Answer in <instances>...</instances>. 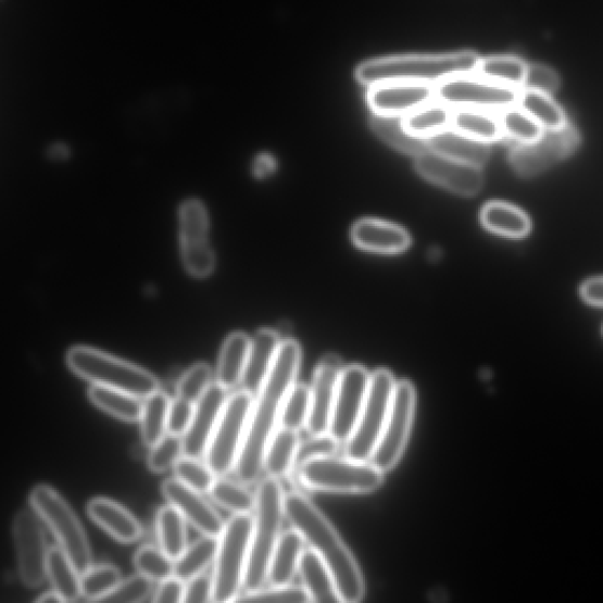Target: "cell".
<instances>
[{
  "mask_svg": "<svg viewBox=\"0 0 603 603\" xmlns=\"http://www.w3.org/2000/svg\"><path fill=\"white\" fill-rule=\"evenodd\" d=\"M301 360L302 348L297 340L280 342L273 369L252 405L246 440L235 468L238 480L244 485L260 478L266 447L279 426L287 394L297 384Z\"/></svg>",
  "mask_w": 603,
  "mask_h": 603,
  "instance_id": "6da1fadb",
  "label": "cell"
},
{
  "mask_svg": "<svg viewBox=\"0 0 603 603\" xmlns=\"http://www.w3.org/2000/svg\"><path fill=\"white\" fill-rule=\"evenodd\" d=\"M286 518L297 529L307 549L315 552L330 569L342 602H360L366 583L360 565L339 531L314 502L299 490L285 498Z\"/></svg>",
  "mask_w": 603,
  "mask_h": 603,
  "instance_id": "7a4b0ae2",
  "label": "cell"
},
{
  "mask_svg": "<svg viewBox=\"0 0 603 603\" xmlns=\"http://www.w3.org/2000/svg\"><path fill=\"white\" fill-rule=\"evenodd\" d=\"M481 58L473 51L441 54H404L370 60L356 68L362 86L373 87L387 81L439 84L465 75L476 74Z\"/></svg>",
  "mask_w": 603,
  "mask_h": 603,
  "instance_id": "3957f363",
  "label": "cell"
},
{
  "mask_svg": "<svg viewBox=\"0 0 603 603\" xmlns=\"http://www.w3.org/2000/svg\"><path fill=\"white\" fill-rule=\"evenodd\" d=\"M285 498L279 480L265 478L259 485L254 528H252L250 554L244 578L247 593L260 591L268 581L271 561L282 536L286 518Z\"/></svg>",
  "mask_w": 603,
  "mask_h": 603,
  "instance_id": "277c9868",
  "label": "cell"
},
{
  "mask_svg": "<svg viewBox=\"0 0 603 603\" xmlns=\"http://www.w3.org/2000/svg\"><path fill=\"white\" fill-rule=\"evenodd\" d=\"M65 361L70 370L92 385L120 389L140 399L160 390L155 375L97 348L72 347L67 350Z\"/></svg>",
  "mask_w": 603,
  "mask_h": 603,
  "instance_id": "5b68a950",
  "label": "cell"
},
{
  "mask_svg": "<svg viewBox=\"0 0 603 603\" xmlns=\"http://www.w3.org/2000/svg\"><path fill=\"white\" fill-rule=\"evenodd\" d=\"M290 476L315 492L340 494H370L385 483V473L369 461L336 455L305 462Z\"/></svg>",
  "mask_w": 603,
  "mask_h": 603,
  "instance_id": "8992f818",
  "label": "cell"
},
{
  "mask_svg": "<svg viewBox=\"0 0 603 603\" xmlns=\"http://www.w3.org/2000/svg\"><path fill=\"white\" fill-rule=\"evenodd\" d=\"M254 516L233 515L219 537L213 574L214 602L237 601L248 567Z\"/></svg>",
  "mask_w": 603,
  "mask_h": 603,
  "instance_id": "52a82bcc",
  "label": "cell"
},
{
  "mask_svg": "<svg viewBox=\"0 0 603 603\" xmlns=\"http://www.w3.org/2000/svg\"><path fill=\"white\" fill-rule=\"evenodd\" d=\"M29 502L78 571L81 574L88 570L92 566L89 539L66 500L51 486L41 483L32 489Z\"/></svg>",
  "mask_w": 603,
  "mask_h": 603,
  "instance_id": "ba28073f",
  "label": "cell"
},
{
  "mask_svg": "<svg viewBox=\"0 0 603 603\" xmlns=\"http://www.w3.org/2000/svg\"><path fill=\"white\" fill-rule=\"evenodd\" d=\"M255 397L242 389L228 397L210 440L205 462L218 476L235 470L240 457Z\"/></svg>",
  "mask_w": 603,
  "mask_h": 603,
  "instance_id": "9c48e42d",
  "label": "cell"
},
{
  "mask_svg": "<svg viewBox=\"0 0 603 603\" xmlns=\"http://www.w3.org/2000/svg\"><path fill=\"white\" fill-rule=\"evenodd\" d=\"M394 375L388 369L372 374L366 403L352 438L346 444V456L357 461H369L381 439L397 387Z\"/></svg>",
  "mask_w": 603,
  "mask_h": 603,
  "instance_id": "30bf717a",
  "label": "cell"
},
{
  "mask_svg": "<svg viewBox=\"0 0 603 603\" xmlns=\"http://www.w3.org/2000/svg\"><path fill=\"white\" fill-rule=\"evenodd\" d=\"M416 389L411 381L397 384L387 424L369 462L387 473L399 464L409 443L416 410Z\"/></svg>",
  "mask_w": 603,
  "mask_h": 603,
  "instance_id": "8fae6325",
  "label": "cell"
},
{
  "mask_svg": "<svg viewBox=\"0 0 603 603\" xmlns=\"http://www.w3.org/2000/svg\"><path fill=\"white\" fill-rule=\"evenodd\" d=\"M181 262L189 275L206 278L216 266L215 252L210 243V223L204 204L190 199L180 205L178 214Z\"/></svg>",
  "mask_w": 603,
  "mask_h": 603,
  "instance_id": "7c38bea8",
  "label": "cell"
},
{
  "mask_svg": "<svg viewBox=\"0 0 603 603\" xmlns=\"http://www.w3.org/2000/svg\"><path fill=\"white\" fill-rule=\"evenodd\" d=\"M518 93L479 75H465L437 86V101L453 109L502 111L517 104Z\"/></svg>",
  "mask_w": 603,
  "mask_h": 603,
  "instance_id": "4fadbf2b",
  "label": "cell"
},
{
  "mask_svg": "<svg viewBox=\"0 0 603 603\" xmlns=\"http://www.w3.org/2000/svg\"><path fill=\"white\" fill-rule=\"evenodd\" d=\"M580 142L578 129L568 123L563 129L544 130L536 142L518 145L511 151L510 162L516 174L535 177L567 160Z\"/></svg>",
  "mask_w": 603,
  "mask_h": 603,
  "instance_id": "5bb4252c",
  "label": "cell"
},
{
  "mask_svg": "<svg viewBox=\"0 0 603 603\" xmlns=\"http://www.w3.org/2000/svg\"><path fill=\"white\" fill-rule=\"evenodd\" d=\"M372 374L360 364L343 368L334 404L329 434L341 444L352 438L366 403Z\"/></svg>",
  "mask_w": 603,
  "mask_h": 603,
  "instance_id": "9a60e30c",
  "label": "cell"
},
{
  "mask_svg": "<svg viewBox=\"0 0 603 603\" xmlns=\"http://www.w3.org/2000/svg\"><path fill=\"white\" fill-rule=\"evenodd\" d=\"M20 577L24 585L38 588L47 577L48 549L46 532L38 518L29 511L22 510L12 523Z\"/></svg>",
  "mask_w": 603,
  "mask_h": 603,
  "instance_id": "2e32d148",
  "label": "cell"
},
{
  "mask_svg": "<svg viewBox=\"0 0 603 603\" xmlns=\"http://www.w3.org/2000/svg\"><path fill=\"white\" fill-rule=\"evenodd\" d=\"M414 166L420 177L464 198H473L483 188L482 167L448 159L431 150L417 156Z\"/></svg>",
  "mask_w": 603,
  "mask_h": 603,
  "instance_id": "e0dca14e",
  "label": "cell"
},
{
  "mask_svg": "<svg viewBox=\"0 0 603 603\" xmlns=\"http://www.w3.org/2000/svg\"><path fill=\"white\" fill-rule=\"evenodd\" d=\"M367 101L373 114L404 117L437 101V87L410 81H387L369 87Z\"/></svg>",
  "mask_w": 603,
  "mask_h": 603,
  "instance_id": "ac0fdd59",
  "label": "cell"
},
{
  "mask_svg": "<svg viewBox=\"0 0 603 603\" xmlns=\"http://www.w3.org/2000/svg\"><path fill=\"white\" fill-rule=\"evenodd\" d=\"M162 494L196 530L203 536L221 537L226 523L201 493L174 478L162 483Z\"/></svg>",
  "mask_w": 603,
  "mask_h": 603,
  "instance_id": "d6986e66",
  "label": "cell"
},
{
  "mask_svg": "<svg viewBox=\"0 0 603 603\" xmlns=\"http://www.w3.org/2000/svg\"><path fill=\"white\" fill-rule=\"evenodd\" d=\"M344 366L340 356L328 354L315 370L312 392V410L306 430L311 435L329 432L336 392Z\"/></svg>",
  "mask_w": 603,
  "mask_h": 603,
  "instance_id": "ffe728a7",
  "label": "cell"
},
{
  "mask_svg": "<svg viewBox=\"0 0 603 603\" xmlns=\"http://www.w3.org/2000/svg\"><path fill=\"white\" fill-rule=\"evenodd\" d=\"M227 391L215 382L194 404L191 425L184 437L185 455L199 458L205 455L209 442L213 438L224 405L228 400Z\"/></svg>",
  "mask_w": 603,
  "mask_h": 603,
  "instance_id": "44dd1931",
  "label": "cell"
},
{
  "mask_svg": "<svg viewBox=\"0 0 603 603\" xmlns=\"http://www.w3.org/2000/svg\"><path fill=\"white\" fill-rule=\"evenodd\" d=\"M352 241L361 250L382 255H398L412 246V237L403 227L377 218L357 221Z\"/></svg>",
  "mask_w": 603,
  "mask_h": 603,
  "instance_id": "7402d4cb",
  "label": "cell"
},
{
  "mask_svg": "<svg viewBox=\"0 0 603 603\" xmlns=\"http://www.w3.org/2000/svg\"><path fill=\"white\" fill-rule=\"evenodd\" d=\"M91 520L108 535L123 543H134L142 537L143 528L137 518L118 502L93 498L87 504Z\"/></svg>",
  "mask_w": 603,
  "mask_h": 603,
  "instance_id": "603a6c76",
  "label": "cell"
},
{
  "mask_svg": "<svg viewBox=\"0 0 603 603\" xmlns=\"http://www.w3.org/2000/svg\"><path fill=\"white\" fill-rule=\"evenodd\" d=\"M279 335L277 331L263 328L260 329L254 338H251V344L247 361L244 375L242 378V389L256 397L266 378H268L280 346Z\"/></svg>",
  "mask_w": 603,
  "mask_h": 603,
  "instance_id": "cb8c5ba5",
  "label": "cell"
},
{
  "mask_svg": "<svg viewBox=\"0 0 603 603\" xmlns=\"http://www.w3.org/2000/svg\"><path fill=\"white\" fill-rule=\"evenodd\" d=\"M429 150L462 163L482 167L490 159L492 148L478 139L448 129L428 139Z\"/></svg>",
  "mask_w": 603,
  "mask_h": 603,
  "instance_id": "d4e9b609",
  "label": "cell"
},
{
  "mask_svg": "<svg viewBox=\"0 0 603 603\" xmlns=\"http://www.w3.org/2000/svg\"><path fill=\"white\" fill-rule=\"evenodd\" d=\"M305 549V541L297 529L282 532L271 561L268 582L272 586L291 585L299 574Z\"/></svg>",
  "mask_w": 603,
  "mask_h": 603,
  "instance_id": "484cf974",
  "label": "cell"
},
{
  "mask_svg": "<svg viewBox=\"0 0 603 603\" xmlns=\"http://www.w3.org/2000/svg\"><path fill=\"white\" fill-rule=\"evenodd\" d=\"M251 339L242 331H235L224 341L216 369V384L230 390L241 385Z\"/></svg>",
  "mask_w": 603,
  "mask_h": 603,
  "instance_id": "4316f807",
  "label": "cell"
},
{
  "mask_svg": "<svg viewBox=\"0 0 603 603\" xmlns=\"http://www.w3.org/2000/svg\"><path fill=\"white\" fill-rule=\"evenodd\" d=\"M299 575L311 601L342 602L330 569L311 549H305L302 555Z\"/></svg>",
  "mask_w": 603,
  "mask_h": 603,
  "instance_id": "83f0119b",
  "label": "cell"
},
{
  "mask_svg": "<svg viewBox=\"0 0 603 603\" xmlns=\"http://www.w3.org/2000/svg\"><path fill=\"white\" fill-rule=\"evenodd\" d=\"M482 226L490 233L515 238H524L531 231V221L522 210L510 203L489 202L480 214Z\"/></svg>",
  "mask_w": 603,
  "mask_h": 603,
  "instance_id": "f1b7e54d",
  "label": "cell"
},
{
  "mask_svg": "<svg viewBox=\"0 0 603 603\" xmlns=\"http://www.w3.org/2000/svg\"><path fill=\"white\" fill-rule=\"evenodd\" d=\"M300 442L298 431L277 428L266 447L263 461V469L269 478L279 480L290 476Z\"/></svg>",
  "mask_w": 603,
  "mask_h": 603,
  "instance_id": "f546056e",
  "label": "cell"
},
{
  "mask_svg": "<svg viewBox=\"0 0 603 603\" xmlns=\"http://www.w3.org/2000/svg\"><path fill=\"white\" fill-rule=\"evenodd\" d=\"M372 131L391 149L416 159L429 150L428 140L404 129L403 117L375 115L369 120Z\"/></svg>",
  "mask_w": 603,
  "mask_h": 603,
  "instance_id": "4dcf8cb0",
  "label": "cell"
},
{
  "mask_svg": "<svg viewBox=\"0 0 603 603\" xmlns=\"http://www.w3.org/2000/svg\"><path fill=\"white\" fill-rule=\"evenodd\" d=\"M451 129L488 145L504 136L499 116L476 109H453Z\"/></svg>",
  "mask_w": 603,
  "mask_h": 603,
  "instance_id": "1f68e13d",
  "label": "cell"
},
{
  "mask_svg": "<svg viewBox=\"0 0 603 603\" xmlns=\"http://www.w3.org/2000/svg\"><path fill=\"white\" fill-rule=\"evenodd\" d=\"M88 398L97 409L125 423H137L142 416L143 403L130 392L92 385L88 390Z\"/></svg>",
  "mask_w": 603,
  "mask_h": 603,
  "instance_id": "d6a6232c",
  "label": "cell"
},
{
  "mask_svg": "<svg viewBox=\"0 0 603 603\" xmlns=\"http://www.w3.org/2000/svg\"><path fill=\"white\" fill-rule=\"evenodd\" d=\"M47 577L53 591L58 592L64 602H74L81 596L80 573L61 545L51 547L49 551Z\"/></svg>",
  "mask_w": 603,
  "mask_h": 603,
  "instance_id": "836d02e7",
  "label": "cell"
},
{
  "mask_svg": "<svg viewBox=\"0 0 603 603\" xmlns=\"http://www.w3.org/2000/svg\"><path fill=\"white\" fill-rule=\"evenodd\" d=\"M453 108L431 102L403 117V126L411 135L428 140L451 129Z\"/></svg>",
  "mask_w": 603,
  "mask_h": 603,
  "instance_id": "e575fe53",
  "label": "cell"
},
{
  "mask_svg": "<svg viewBox=\"0 0 603 603\" xmlns=\"http://www.w3.org/2000/svg\"><path fill=\"white\" fill-rule=\"evenodd\" d=\"M516 105L535 118L543 130L563 129L569 123L566 112L553 100L551 95L520 90Z\"/></svg>",
  "mask_w": 603,
  "mask_h": 603,
  "instance_id": "d590c367",
  "label": "cell"
},
{
  "mask_svg": "<svg viewBox=\"0 0 603 603\" xmlns=\"http://www.w3.org/2000/svg\"><path fill=\"white\" fill-rule=\"evenodd\" d=\"M186 518L172 504L159 510L156 530L161 549L176 560L187 550Z\"/></svg>",
  "mask_w": 603,
  "mask_h": 603,
  "instance_id": "8d00e7d4",
  "label": "cell"
},
{
  "mask_svg": "<svg viewBox=\"0 0 603 603\" xmlns=\"http://www.w3.org/2000/svg\"><path fill=\"white\" fill-rule=\"evenodd\" d=\"M528 64L514 55L481 59L476 75L515 90H523Z\"/></svg>",
  "mask_w": 603,
  "mask_h": 603,
  "instance_id": "74e56055",
  "label": "cell"
},
{
  "mask_svg": "<svg viewBox=\"0 0 603 603\" xmlns=\"http://www.w3.org/2000/svg\"><path fill=\"white\" fill-rule=\"evenodd\" d=\"M172 400L161 389L146 398L142 416H140V437L151 447L159 442L167 432Z\"/></svg>",
  "mask_w": 603,
  "mask_h": 603,
  "instance_id": "f35d334b",
  "label": "cell"
},
{
  "mask_svg": "<svg viewBox=\"0 0 603 603\" xmlns=\"http://www.w3.org/2000/svg\"><path fill=\"white\" fill-rule=\"evenodd\" d=\"M219 538L203 536L175 560V577L189 581L215 563Z\"/></svg>",
  "mask_w": 603,
  "mask_h": 603,
  "instance_id": "ab89813d",
  "label": "cell"
},
{
  "mask_svg": "<svg viewBox=\"0 0 603 603\" xmlns=\"http://www.w3.org/2000/svg\"><path fill=\"white\" fill-rule=\"evenodd\" d=\"M209 495L219 507L234 515L251 514L256 507V494H252L243 482L218 478L210 489Z\"/></svg>",
  "mask_w": 603,
  "mask_h": 603,
  "instance_id": "60d3db41",
  "label": "cell"
},
{
  "mask_svg": "<svg viewBox=\"0 0 603 603\" xmlns=\"http://www.w3.org/2000/svg\"><path fill=\"white\" fill-rule=\"evenodd\" d=\"M311 410V388L303 384H294L280 412L279 427L300 432L310 423Z\"/></svg>",
  "mask_w": 603,
  "mask_h": 603,
  "instance_id": "b9f144b4",
  "label": "cell"
},
{
  "mask_svg": "<svg viewBox=\"0 0 603 603\" xmlns=\"http://www.w3.org/2000/svg\"><path fill=\"white\" fill-rule=\"evenodd\" d=\"M499 120L503 135L516 140L518 145L536 142L544 131L542 126L518 105L500 111Z\"/></svg>",
  "mask_w": 603,
  "mask_h": 603,
  "instance_id": "7bdbcfd3",
  "label": "cell"
},
{
  "mask_svg": "<svg viewBox=\"0 0 603 603\" xmlns=\"http://www.w3.org/2000/svg\"><path fill=\"white\" fill-rule=\"evenodd\" d=\"M122 581L121 571L112 565H96L80 574L81 596L100 602Z\"/></svg>",
  "mask_w": 603,
  "mask_h": 603,
  "instance_id": "ee69618b",
  "label": "cell"
},
{
  "mask_svg": "<svg viewBox=\"0 0 603 603\" xmlns=\"http://www.w3.org/2000/svg\"><path fill=\"white\" fill-rule=\"evenodd\" d=\"M134 564L139 574L152 581H163L175 575V560L152 544H145L136 552Z\"/></svg>",
  "mask_w": 603,
  "mask_h": 603,
  "instance_id": "f6af8a7d",
  "label": "cell"
},
{
  "mask_svg": "<svg viewBox=\"0 0 603 603\" xmlns=\"http://www.w3.org/2000/svg\"><path fill=\"white\" fill-rule=\"evenodd\" d=\"M175 478L201 494L209 493L214 482L216 474L205 462L203 464L199 457L181 456L174 466Z\"/></svg>",
  "mask_w": 603,
  "mask_h": 603,
  "instance_id": "bcb514c9",
  "label": "cell"
},
{
  "mask_svg": "<svg viewBox=\"0 0 603 603\" xmlns=\"http://www.w3.org/2000/svg\"><path fill=\"white\" fill-rule=\"evenodd\" d=\"M213 369L208 363H194L176 386L177 398L193 404L198 403L213 384Z\"/></svg>",
  "mask_w": 603,
  "mask_h": 603,
  "instance_id": "7dc6e473",
  "label": "cell"
},
{
  "mask_svg": "<svg viewBox=\"0 0 603 603\" xmlns=\"http://www.w3.org/2000/svg\"><path fill=\"white\" fill-rule=\"evenodd\" d=\"M184 453V438L166 432L159 442L150 447L147 458L148 467L155 474L165 473L167 469L174 468Z\"/></svg>",
  "mask_w": 603,
  "mask_h": 603,
  "instance_id": "c3c4849f",
  "label": "cell"
},
{
  "mask_svg": "<svg viewBox=\"0 0 603 603\" xmlns=\"http://www.w3.org/2000/svg\"><path fill=\"white\" fill-rule=\"evenodd\" d=\"M341 445L329 432L311 435L310 439L300 442L291 474L305 462L335 456L339 453Z\"/></svg>",
  "mask_w": 603,
  "mask_h": 603,
  "instance_id": "681fc988",
  "label": "cell"
},
{
  "mask_svg": "<svg viewBox=\"0 0 603 603\" xmlns=\"http://www.w3.org/2000/svg\"><path fill=\"white\" fill-rule=\"evenodd\" d=\"M152 580L142 574L122 580L110 594L100 602H142L152 591Z\"/></svg>",
  "mask_w": 603,
  "mask_h": 603,
  "instance_id": "f907efd6",
  "label": "cell"
},
{
  "mask_svg": "<svg viewBox=\"0 0 603 603\" xmlns=\"http://www.w3.org/2000/svg\"><path fill=\"white\" fill-rule=\"evenodd\" d=\"M237 601L249 602H311L310 595L302 586H272L271 588H262L260 591L247 593V595L238 598Z\"/></svg>",
  "mask_w": 603,
  "mask_h": 603,
  "instance_id": "816d5d0a",
  "label": "cell"
},
{
  "mask_svg": "<svg viewBox=\"0 0 603 603\" xmlns=\"http://www.w3.org/2000/svg\"><path fill=\"white\" fill-rule=\"evenodd\" d=\"M560 77L555 70L542 64H528L523 90L553 95L560 88Z\"/></svg>",
  "mask_w": 603,
  "mask_h": 603,
  "instance_id": "f5cc1de1",
  "label": "cell"
},
{
  "mask_svg": "<svg viewBox=\"0 0 603 603\" xmlns=\"http://www.w3.org/2000/svg\"><path fill=\"white\" fill-rule=\"evenodd\" d=\"M193 413V403L179 398L172 401L169 417H167V432L184 438L191 425Z\"/></svg>",
  "mask_w": 603,
  "mask_h": 603,
  "instance_id": "db71d44e",
  "label": "cell"
},
{
  "mask_svg": "<svg viewBox=\"0 0 603 603\" xmlns=\"http://www.w3.org/2000/svg\"><path fill=\"white\" fill-rule=\"evenodd\" d=\"M213 577H209V575L201 573L186 582V594L184 602L203 603L208 601H213Z\"/></svg>",
  "mask_w": 603,
  "mask_h": 603,
  "instance_id": "11a10c76",
  "label": "cell"
},
{
  "mask_svg": "<svg viewBox=\"0 0 603 603\" xmlns=\"http://www.w3.org/2000/svg\"><path fill=\"white\" fill-rule=\"evenodd\" d=\"M186 594V581L175 577L161 581L153 602L178 603L184 602Z\"/></svg>",
  "mask_w": 603,
  "mask_h": 603,
  "instance_id": "9f6ffc18",
  "label": "cell"
},
{
  "mask_svg": "<svg viewBox=\"0 0 603 603\" xmlns=\"http://www.w3.org/2000/svg\"><path fill=\"white\" fill-rule=\"evenodd\" d=\"M580 293L586 303L603 307V277L586 280L581 286Z\"/></svg>",
  "mask_w": 603,
  "mask_h": 603,
  "instance_id": "6f0895ef",
  "label": "cell"
},
{
  "mask_svg": "<svg viewBox=\"0 0 603 603\" xmlns=\"http://www.w3.org/2000/svg\"><path fill=\"white\" fill-rule=\"evenodd\" d=\"M272 159L268 156H261L257 159L255 163V174L257 176H264L265 174L271 173L272 171Z\"/></svg>",
  "mask_w": 603,
  "mask_h": 603,
  "instance_id": "680465c9",
  "label": "cell"
},
{
  "mask_svg": "<svg viewBox=\"0 0 603 603\" xmlns=\"http://www.w3.org/2000/svg\"><path fill=\"white\" fill-rule=\"evenodd\" d=\"M36 602L39 603H50V602H64L63 598L58 592H49L41 594L39 598L36 599Z\"/></svg>",
  "mask_w": 603,
  "mask_h": 603,
  "instance_id": "91938a15",
  "label": "cell"
}]
</instances>
